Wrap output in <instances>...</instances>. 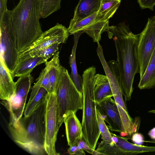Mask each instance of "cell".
Returning a JSON list of instances; mask_svg holds the SVG:
<instances>
[{"label":"cell","mask_w":155,"mask_h":155,"mask_svg":"<svg viewBox=\"0 0 155 155\" xmlns=\"http://www.w3.org/2000/svg\"><path fill=\"white\" fill-rule=\"evenodd\" d=\"M116 48L117 62L121 79V88L126 101L131 99L135 75L139 74L137 45L139 34H135L124 22L110 26Z\"/></svg>","instance_id":"obj_1"},{"label":"cell","mask_w":155,"mask_h":155,"mask_svg":"<svg viewBox=\"0 0 155 155\" xmlns=\"http://www.w3.org/2000/svg\"><path fill=\"white\" fill-rule=\"evenodd\" d=\"M46 105V98L30 116L22 117L15 123L8 124L15 142L33 155H47L45 146Z\"/></svg>","instance_id":"obj_2"},{"label":"cell","mask_w":155,"mask_h":155,"mask_svg":"<svg viewBox=\"0 0 155 155\" xmlns=\"http://www.w3.org/2000/svg\"><path fill=\"white\" fill-rule=\"evenodd\" d=\"M38 0H20L11 11V22L16 38L18 51L22 52L43 32Z\"/></svg>","instance_id":"obj_3"},{"label":"cell","mask_w":155,"mask_h":155,"mask_svg":"<svg viewBox=\"0 0 155 155\" xmlns=\"http://www.w3.org/2000/svg\"><path fill=\"white\" fill-rule=\"evenodd\" d=\"M96 68L90 67L82 74L83 108L82 125L83 138L93 150H95L101 135L97 115L96 103L94 94V77Z\"/></svg>","instance_id":"obj_4"},{"label":"cell","mask_w":155,"mask_h":155,"mask_svg":"<svg viewBox=\"0 0 155 155\" xmlns=\"http://www.w3.org/2000/svg\"><path fill=\"white\" fill-rule=\"evenodd\" d=\"M57 99L56 129L58 132L64 118L69 111L76 113L83 108V96L76 88L67 70L61 66L55 92Z\"/></svg>","instance_id":"obj_5"},{"label":"cell","mask_w":155,"mask_h":155,"mask_svg":"<svg viewBox=\"0 0 155 155\" xmlns=\"http://www.w3.org/2000/svg\"><path fill=\"white\" fill-rule=\"evenodd\" d=\"M0 58L12 74L19 61L17 39L11 22V11L8 10L0 20Z\"/></svg>","instance_id":"obj_6"},{"label":"cell","mask_w":155,"mask_h":155,"mask_svg":"<svg viewBox=\"0 0 155 155\" xmlns=\"http://www.w3.org/2000/svg\"><path fill=\"white\" fill-rule=\"evenodd\" d=\"M33 79L31 74L19 77L16 82L13 95L8 100L1 102L9 113V124L15 123L22 117Z\"/></svg>","instance_id":"obj_7"},{"label":"cell","mask_w":155,"mask_h":155,"mask_svg":"<svg viewBox=\"0 0 155 155\" xmlns=\"http://www.w3.org/2000/svg\"><path fill=\"white\" fill-rule=\"evenodd\" d=\"M155 47V16L149 18L145 27L139 34L137 45L140 79L142 77Z\"/></svg>","instance_id":"obj_8"},{"label":"cell","mask_w":155,"mask_h":155,"mask_svg":"<svg viewBox=\"0 0 155 155\" xmlns=\"http://www.w3.org/2000/svg\"><path fill=\"white\" fill-rule=\"evenodd\" d=\"M45 114V149L47 155H59L55 148L58 132L56 129L57 99L55 93H48Z\"/></svg>","instance_id":"obj_9"},{"label":"cell","mask_w":155,"mask_h":155,"mask_svg":"<svg viewBox=\"0 0 155 155\" xmlns=\"http://www.w3.org/2000/svg\"><path fill=\"white\" fill-rule=\"evenodd\" d=\"M68 28L57 23L54 26L43 32L29 47L20 53L19 57L36 51L55 43L66 42L69 36Z\"/></svg>","instance_id":"obj_10"},{"label":"cell","mask_w":155,"mask_h":155,"mask_svg":"<svg viewBox=\"0 0 155 155\" xmlns=\"http://www.w3.org/2000/svg\"><path fill=\"white\" fill-rule=\"evenodd\" d=\"M97 109L108 125L109 129L112 131H124L119 112L114 100L107 98L97 105Z\"/></svg>","instance_id":"obj_11"},{"label":"cell","mask_w":155,"mask_h":155,"mask_svg":"<svg viewBox=\"0 0 155 155\" xmlns=\"http://www.w3.org/2000/svg\"><path fill=\"white\" fill-rule=\"evenodd\" d=\"M109 81L113 97L119 112L124 131L128 134V137L130 138L133 134L132 128L134 119L129 114L125 104L120 81L117 78L114 76L110 77Z\"/></svg>","instance_id":"obj_12"},{"label":"cell","mask_w":155,"mask_h":155,"mask_svg":"<svg viewBox=\"0 0 155 155\" xmlns=\"http://www.w3.org/2000/svg\"><path fill=\"white\" fill-rule=\"evenodd\" d=\"M95 13L87 17L80 22L79 29L80 32L85 33L91 37L94 42L99 43L101 35L104 32H107L108 37L110 35L109 20L103 21L97 19Z\"/></svg>","instance_id":"obj_13"},{"label":"cell","mask_w":155,"mask_h":155,"mask_svg":"<svg viewBox=\"0 0 155 155\" xmlns=\"http://www.w3.org/2000/svg\"><path fill=\"white\" fill-rule=\"evenodd\" d=\"M64 122L68 145L76 144L83 137L82 126L75 112L70 111L65 115Z\"/></svg>","instance_id":"obj_14"},{"label":"cell","mask_w":155,"mask_h":155,"mask_svg":"<svg viewBox=\"0 0 155 155\" xmlns=\"http://www.w3.org/2000/svg\"><path fill=\"white\" fill-rule=\"evenodd\" d=\"M102 0H80L71 19L69 26H72L82 19L98 12Z\"/></svg>","instance_id":"obj_15"},{"label":"cell","mask_w":155,"mask_h":155,"mask_svg":"<svg viewBox=\"0 0 155 155\" xmlns=\"http://www.w3.org/2000/svg\"><path fill=\"white\" fill-rule=\"evenodd\" d=\"M12 74L7 68L2 59L0 60V98L8 101L14 94L16 82L13 81Z\"/></svg>","instance_id":"obj_16"},{"label":"cell","mask_w":155,"mask_h":155,"mask_svg":"<svg viewBox=\"0 0 155 155\" xmlns=\"http://www.w3.org/2000/svg\"><path fill=\"white\" fill-rule=\"evenodd\" d=\"M94 94L97 104L104 100L113 97V94L107 77L99 74L94 77Z\"/></svg>","instance_id":"obj_17"},{"label":"cell","mask_w":155,"mask_h":155,"mask_svg":"<svg viewBox=\"0 0 155 155\" xmlns=\"http://www.w3.org/2000/svg\"><path fill=\"white\" fill-rule=\"evenodd\" d=\"M47 60L45 58L38 56L19 58L18 65L12 74L14 78L31 74L34 68Z\"/></svg>","instance_id":"obj_18"},{"label":"cell","mask_w":155,"mask_h":155,"mask_svg":"<svg viewBox=\"0 0 155 155\" xmlns=\"http://www.w3.org/2000/svg\"><path fill=\"white\" fill-rule=\"evenodd\" d=\"M59 52H57L52 59L45 63L49 78V84L48 90V93H55L58 82L61 65L59 60Z\"/></svg>","instance_id":"obj_19"},{"label":"cell","mask_w":155,"mask_h":155,"mask_svg":"<svg viewBox=\"0 0 155 155\" xmlns=\"http://www.w3.org/2000/svg\"><path fill=\"white\" fill-rule=\"evenodd\" d=\"M82 34V33H78L73 35L74 43L70 57L69 64L71 70L70 75V77L77 89L82 94L83 78L77 72L75 58L76 49L78 41Z\"/></svg>","instance_id":"obj_20"},{"label":"cell","mask_w":155,"mask_h":155,"mask_svg":"<svg viewBox=\"0 0 155 155\" xmlns=\"http://www.w3.org/2000/svg\"><path fill=\"white\" fill-rule=\"evenodd\" d=\"M140 90L155 87V47L145 72L138 85Z\"/></svg>","instance_id":"obj_21"},{"label":"cell","mask_w":155,"mask_h":155,"mask_svg":"<svg viewBox=\"0 0 155 155\" xmlns=\"http://www.w3.org/2000/svg\"><path fill=\"white\" fill-rule=\"evenodd\" d=\"M119 140L120 148L124 155L155 152V146L137 145L129 142L127 138L121 136L119 137Z\"/></svg>","instance_id":"obj_22"},{"label":"cell","mask_w":155,"mask_h":155,"mask_svg":"<svg viewBox=\"0 0 155 155\" xmlns=\"http://www.w3.org/2000/svg\"><path fill=\"white\" fill-rule=\"evenodd\" d=\"M121 0H102L97 18L103 21L109 20L118 8Z\"/></svg>","instance_id":"obj_23"},{"label":"cell","mask_w":155,"mask_h":155,"mask_svg":"<svg viewBox=\"0 0 155 155\" xmlns=\"http://www.w3.org/2000/svg\"><path fill=\"white\" fill-rule=\"evenodd\" d=\"M61 0H38L40 18H45L59 10Z\"/></svg>","instance_id":"obj_24"},{"label":"cell","mask_w":155,"mask_h":155,"mask_svg":"<svg viewBox=\"0 0 155 155\" xmlns=\"http://www.w3.org/2000/svg\"><path fill=\"white\" fill-rule=\"evenodd\" d=\"M48 93L45 89L41 87L32 100L30 102H28L24 111V116L27 117L30 116L46 99Z\"/></svg>","instance_id":"obj_25"},{"label":"cell","mask_w":155,"mask_h":155,"mask_svg":"<svg viewBox=\"0 0 155 155\" xmlns=\"http://www.w3.org/2000/svg\"><path fill=\"white\" fill-rule=\"evenodd\" d=\"M59 45L58 43L53 44L35 52L20 57L19 58L22 57H29L37 56L44 58L48 60L58 51Z\"/></svg>","instance_id":"obj_26"},{"label":"cell","mask_w":155,"mask_h":155,"mask_svg":"<svg viewBox=\"0 0 155 155\" xmlns=\"http://www.w3.org/2000/svg\"><path fill=\"white\" fill-rule=\"evenodd\" d=\"M97 115L99 129L102 140V141L108 144L113 143L111 140L112 135L111 133L106 125L104 120L102 117L100 113L97 109Z\"/></svg>","instance_id":"obj_27"},{"label":"cell","mask_w":155,"mask_h":155,"mask_svg":"<svg viewBox=\"0 0 155 155\" xmlns=\"http://www.w3.org/2000/svg\"><path fill=\"white\" fill-rule=\"evenodd\" d=\"M49 84V74L47 68L45 67L40 73L39 77L37 80L36 82L33 87L37 89L38 88V89L42 87L48 91Z\"/></svg>","instance_id":"obj_28"},{"label":"cell","mask_w":155,"mask_h":155,"mask_svg":"<svg viewBox=\"0 0 155 155\" xmlns=\"http://www.w3.org/2000/svg\"><path fill=\"white\" fill-rule=\"evenodd\" d=\"M137 1L141 9L148 8L152 11L153 10L155 0H138Z\"/></svg>","instance_id":"obj_29"},{"label":"cell","mask_w":155,"mask_h":155,"mask_svg":"<svg viewBox=\"0 0 155 155\" xmlns=\"http://www.w3.org/2000/svg\"><path fill=\"white\" fill-rule=\"evenodd\" d=\"M131 140L134 143L137 145H142L144 142L143 135L138 132L134 133L132 134Z\"/></svg>","instance_id":"obj_30"},{"label":"cell","mask_w":155,"mask_h":155,"mask_svg":"<svg viewBox=\"0 0 155 155\" xmlns=\"http://www.w3.org/2000/svg\"><path fill=\"white\" fill-rule=\"evenodd\" d=\"M68 153L70 155L74 154L78 155H85L83 150H79L77 147V143L70 147L68 150Z\"/></svg>","instance_id":"obj_31"},{"label":"cell","mask_w":155,"mask_h":155,"mask_svg":"<svg viewBox=\"0 0 155 155\" xmlns=\"http://www.w3.org/2000/svg\"><path fill=\"white\" fill-rule=\"evenodd\" d=\"M7 2V0H0V20H2L5 13L8 10Z\"/></svg>","instance_id":"obj_32"},{"label":"cell","mask_w":155,"mask_h":155,"mask_svg":"<svg viewBox=\"0 0 155 155\" xmlns=\"http://www.w3.org/2000/svg\"><path fill=\"white\" fill-rule=\"evenodd\" d=\"M140 123V119L139 117H135L134 119L132 128L133 134L138 132Z\"/></svg>","instance_id":"obj_33"},{"label":"cell","mask_w":155,"mask_h":155,"mask_svg":"<svg viewBox=\"0 0 155 155\" xmlns=\"http://www.w3.org/2000/svg\"><path fill=\"white\" fill-rule=\"evenodd\" d=\"M147 134L152 140L155 141V127L150 130Z\"/></svg>","instance_id":"obj_34"},{"label":"cell","mask_w":155,"mask_h":155,"mask_svg":"<svg viewBox=\"0 0 155 155\" xmlns=\"http://www.w3.org/2000/svg\"><path fill=\"white\" fill-rule=\"evenodd\" d=\"M83 150L89 153H92L93 149L86 142L84 145Z\"/></svg>","instance_id":"obj_35"},{"label":"cell","mask_w":155,"mask_h":155,"mask_svg":"<svg viewBox=\"0 0 155 155\" xmlns=\"http://www.w3.org/2000/svg\"><path fill=\"white\" fill-rule=\"evenodd\" d=\"M85 142L82 139L79 140L77 143V147L79 150H83V148Z\"/></svg>","instance_id":"obj_36"},{"label":"cell","mask_w":155,"mask_h":155,"mask_svg":"<svg viewBox=\"0 0 155 155\" xmlns=\"http://www.w3.org/2000/svg\"><path fill=\"white\" fill-rule=\"evenodd\" d=\"M120 136L122 137H124L125 136L128 137V134L124 131H121L120 132Z\"/></svg>","instance_id":"obj_37"},{"label":"cell","mask_w":155,"mask_h":155,"mask_svg":"<svg viewBox=\"0 0 155 155\" xmlns=\"http://www.w3.org/2000/svg\"><path fill=\"white\" fill-rule=\"evenodd\" d=\"M148 113H152L155 114V109L151 110L148 112Z\"/></svg>","instance_id":"obj_38"},{"label":"cell","mask_w":155,"mask_h":155,"mask_svg":"<svg viewBox=\"0 0 155 155\" xmlns=\"http://www.w3.org/2000/svg\"><path fill=\"white\" fill-rule=\"evenodd\" d=\"M148 143H155V141H152L148 140Z\"/></svg>","instance_id":"obj_39"}]
</instances>
